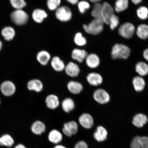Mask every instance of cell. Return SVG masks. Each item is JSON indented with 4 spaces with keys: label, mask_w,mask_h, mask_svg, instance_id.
Instances as JSON below:
<instances>
[{
    "label": "cell",
    "mask_w": 148,
    "mask_h": 148,
    "mask_svg": "<svg viewBox=\"0 0 148 148\" xmlns=\"http://www.w3.org/2000/svg\"><path fill=\"white\" fill-rule=\"evenodd\" d=\"M131 49L128 46L121 43H116L112 46L111 55L113 60H127L130 55Z\"/></svg>",
    "instance_id": "6da1fadb"
},
{
    "label": "cell",
    "mask_w": 148,
    "mask_h": 148,
    "mask_svg": "<svg viewBox=\"0 0 148 148\" xmlns=\"http://www.w3.org/2000/svg\"><path fill=\"white\" fill-rule=\"evenodd\" d=\"M104 25L101 18H94L88 25H83V28L88 34L96 36L102 32Z\"/></svg>",
    "instance_id": "7a4b0ae2"
},
{
    "label": "cell",
    "mask_w": 148,
    "mask_h": 148,
    "mask_svg": "<svg viewBox=\"0 0 148 148\" xmlns=\"http://www.w3.org/2000/svg\"><path fill=\"white\" fill-rule=\"evenodd\" d=\"M136 31L135 25L130 22H126L121 24L118 29V34L120 36L126 39L132 38Z\"/></svg>",
    "instance_id": "3957f363"
},
{
    "label": "cell",
    "mask_w": 148,
    "mask_h": 148,
    "mask_svg": "<svg viewBox=\"0 0 148 148\" xmlns=\"http://www.w3.org/2000/svg\"><path fill=\"white\" fill-rule=\"evenodd\" d=\"M10 17L13 23L18 25H25L29 18L28 14L23 9L13 11L11 14Z\"/></svg>",
    "instance_id": "277c9868"
},
{
    "label": "cell",
    "mask_w": 148,
    "mask_h": 148,
    "mask_svg": "<svg viewBox=\"0 0 148 148\" xmlns=\"http://www.w3.org/2000/svg\"><path fill=\"white\" fill-rule=\"evenodd\" d=\"M55 16L60 21L66 22L71 20L73 13L69 7L63 5L60 6L56 10Z\"/></svg>",
    "instance_id": "5b68a950"
},
{
    "label": "cell",
    "mask_w": 148,
    "mask_h": 148,
    "mask_svg": "<svg viewBox=\"0 0 148 148\" xmlns=\"http://www.w3.org/2000/svg\"><path fill=\"white\" fill-rule=\"evenodd\" d=\"M78 124L74 120H72L64 123L62 128L63 134L68 137L76 134L78 132Z\"/></svg>",
    "instance_id": "8992f818"
},
{
    "label": "cell",
    "mask_w": 148,
    "mask_h": 148,
    "mask_svg": "<svg viewBox=\"0 0 148 148\" xmlns=\"http://www.w3.org/2000/svg\"><path fill=\"white\" fill-rule=\"evenodd\" d=\"M102 4L101 18L104 24L108 25L111 16L114 14V9L112 5L107 2H104Z\"/></svg>",
    "instance_id": "52a82bcc"
},
{
    "label": "cell",
    "mask_w": 148,
    "mask_h": 148,
    "mask_svg": "<svg viewBox=\"0 0 148 148\" xmlns=\"http://www.w3.org/2000/svg\"><path fill=\"white\" fill-rule=\"evenodd\" d=\"M93 98L96 101L101 104H106L110 99V96L108 92L101 88L95 90L93 94Z\"/></svg>",
    "instance_id": "ba28073f"
},
{
    "label": "cell",
    "mask_w": 148,
    "mask_h": 148,
    "mask_svg": "<svg viewBox=\"0 0 148 148\" xmlns=\"http://www.w3.org/2000/svg\"><path fill=\"white\" fill-rule=\"evenodd\" d=\"M78 121L81 126L87 129H91L94 124L93 118L88 113L81 114L79 118Z\"/></svg>",
    "instance_id": "9c48e42d"
},
{
    "label": "cell",
    "mask_w": 148,
    "mask_h": 148,
    "mask_svg": "<svg viewBox=\"0 0 148 148\" xmlns=\"http://www.w3.org/2000/svg\"><path fill=\"white\" fill-rule=\"evenodd\" d=\"M64 71L66 75L70 77H77L80 72V68L77 64L73 62H70L66 65Z\"/></svg>",
    "instance_id": "30bf717a"
},
{
    "label": "cell",
    "mask_w": 148,
    "mask_h": 148,
    "mask_svg": "<svg viewBox=\"0 0 148 148\" xmlns=\"http://www.w3.org/2000/svg\"><path fill=\"white\" fill-rule=\"evenodd\" d=\"M45 103L47 108L51 110H55L60 105V99L58 96L54 94H50L46 97Z\"/></svg>",
    "instance_id": "8fae6325"
},
{
    "label": "cell",
    "mask_w": 148,
    "mask_h": 148,
    "mask_svg": "<svg viewBox=\"0 0 148 148\" xmlns=\"http://www.w3.org/2000/svg\"><path fill=\"white\" fill-rule=\"evenodd\" d=\"M131 148H148V137L136 136L133 139Z\"/></svg>",
    "instance_id": "7c38bea8"
},
{
    "label": "cell",
    "mask_w": 148,
    "mask_h": 148,
    "mask_svg": "<svg viewBox=\"0 0 148 148\" xmlns=\"http://www.w3.org/2000/svg\"><path fill=\"white\" fill-rule=\"evenodd\" d=\"M66 86L68 91L74 95H78L80 94L83 89V86L82 83L77 81H69Z\"/></svg>",
    "instance_id": "4fadbf2b"
},
{
    "label": "cell",
    "mask_w": 148,
    "mask_h": 148,
    "mask_svg": "<svg viewBox=\"0 0 148 148\" xmlns=\"http://www.w3.org/2000/svg\"><path fill=\"white\" fill-rule=\"evenodd\" d=\"M85 60L87 66L91 69H95L98 67L101 62L99 57L94 53L88 54Z\"/></svg>",
    "instance_id": "5bb4252c"
},
{
    "label": "cell",
    "mask_w": 148,
    "mask_h": 148,
    "mask_svg": "<svg viewBox=\"0 0 148 148\" xmlns=\"http://www.w3.org/2000/svg\"><path fill=\"white\" fill-rule=\"evenodd\" d=\"M86 80L91 86H97L101 85L103 82L102 77L100 74L97 73H91L86 77Z\"/></svg>",
    "instance_id": "9a60e30c"
},
{
    "label": "cell",
    "mask_w": 148,
    "mask_h": 148,
    "mask_svg": "<svg viewBox=\"0 0 148 148\" xmlns=\"http://www.w3.org/2000/svg\"><path fill=\"white\" fill-rule=\"evenodd\" d=\"M1 89L3 94L6 96H10L14 93L16 91V86L10 81H5L2 83Z\"/></svg>",
    "instance_id": "2e32d148"
},
{
    "label": "cell",
    "mask_w": 148,
    "mask_h": 148,
    "mask_svg": "<svg viewBox=\"0 0 148 148\" xmlns=\"http://www.w3.org/2000/svg\"><path fill=\"white\" fill-rule=\"evenodd\" d=\"M29 90L36 92H40L44 89V84L41 81L38 79H33L29 81L27 84Z\"/></svg>",
    "instance_id": "e0dca14e"
},
{
    "label": "cell",
    "mask_w": 148,
    "mask_h": 148,
    "mask_svg": "<svg viewBox=\"0 0 148 148\" xmlns=\"http://www.w3.org/2000/svg\"><path fill=\"white\" fill-rule=\"evenodd\" d=\"M46 127L45 124L40 120H36L31 125V131L33 134L40 135L45 132Z\"/></svg>",
    "instance_id": "ac0fdd59"
},
{
    "label": "cell",
    "mask_w": 148,
    "mask_h": 148,
    "mask_svg": "<svg viewBox=\"0 0 148 148\" xmlns=\"http://www.w3.org/2000/svg\"><path fill=\"white\" fill-rule=\"evenodd\" d=\"M88 52L84 49H74L71 53V57L73 60L79 63H82L88 55Z\"/></svg>",
    "instance_id": "d6986e66"
},
{
    "label": "cell",
    "mask_w": 148,
    "mask_h": 148,
    "mask_svg": "<svg viewBox=\"0 0 148 148\" xmlns=\"http://www.w3.org/2000/svg\"><path fill=\"white\" fill-rule=\"evenodd\" d=\"M47 16V12L45 10L41 9H35L32 14L33 19L36 23H42Z\"/></svg>",
    "instance_id": "ffe728a7"
},
{
    "label": "cell",
    "mask_w": 148,
    "mask_h": 148,
    "mask_svg": "<svg viewBox=\"0 0 148 148\" xmlns=\"http://www.w3.org/2000/svg\"><path fill=\"white\" fill-rule=\"evenodd\" d=\"M63 110L66 113H69L75 109V104L73 99L67 97L64 99L61 103Z\"/></svg>",
    "instance_id": "44dd1931"
},
{
    "label": "cell",
    "mask_w": 148,
    "mask_h": 148,
    "mask_svg": "<svg viewBox=\"0 0 148 148\" xmlns=\"http://www.w3.org/2000/svg\"><path fill=\"white\" fill-rule=\"evenodd\" d=\"M48 139L51 143L57 144L62 141V134L58 130L54 129L50 131L48 135Z\"/></svg>",
    "instance_id": "7402d4cb"
},
{
    "label": "cell",
    "mask_w": 148,
    "mask_h": 148,
    "mask_svg": "<svg viewBox=\"0 0 148 148\" xmlns=\"http://www.w3.org/2000/svg\"><path fill=\"white\" fill-rule=\"evenodd\" d=\"M36 60L42 66H46L51 60V55L49 52L42 50L39 51L36 55Z\"/></svg>",
    "instance_id": "603a6c76"
},
{
    "label": "cell",
    "mask_w": 148,
    "mask_h": 148,
    "mask_svg": "<svg viewBox=\"0 0 148 148\" xmlns=\"http://www.w3.org/2000/svg\"><path fill=\"white\" fill-rule=\"evenodd\" d=\"M108 133L106 129L102 126H99L94 133V138L98 142H103L106 140L107 138Z\"/></svg>",
    "instance_id": "cb8c5ba5"
},
{
    "label": "cell",
    "mask_w": 148,
    "mask_h": 148,
    "mask_svg": "<svg viewBox=\"0 0 148 148\" xmlns=\"http://www.w3.org/2000/svg\"><path fill=\"white\" fill-rule=\"evenodd\" d=\"M148 121L147 116L143 114L140 113L136 114L132 120V123L135 127L138 128L143 127Z\"/></svg>",
    "instance_id": "d4e9b609"
},
{
    "label": "cell",
    "mask_w": 148,
    "mask_h": 148,
    "mask_svg": "<svg viewBox=\"0 0 148 148\" xmlns=\"http://www.w3.org/2000/svg\"><path fill=\"white\" fill-rule=\"evenodd\" d=\"M51 65L55 71L58 72L64 71L66 66L64 61L57 56L53 57L52 59Z\"/></svg>",
    "instance_id": "484cf974"
},
{
    "label": "cell",
    "mask_w": 148,
    "mask_h": 148,
    "mask_svg": "<svg viewBox=\"0 0 148 148\" xmlns=\"http://www.w3.org/2000/svg\"><path fill=\"white\" fill-rule=\"evenodd\" d=\"M137 36L140 39L146 40L148 38V25L146 24H140L136 29Z\"/></svg>",
    "instance_id": "4316f807"
},
{
    "label": "cell",
    "mask_w": 148,
    "mask_h": 148,
    "mask_svg": "<svg viewBox=\"0 0 148 148\" xmlns=\"http://www.w3.org/2000/svg\"><path fill=\"white\" fill-rule=\"evenodd\" d=\"M132 83L134 89L137 92H141L145 88V81L143 77L140 76L134 77L133 79Z\"/></svg>",
    "instance_id": "83f0119b"
},
{
    "label": "cell",
    "mask_w": 148,
    "mask_h": 148,
    "mask_svg": "<svg viewBox=\"0 0 148 148\" xmlns=\"http://www.w3.org/2000/svg\"><path fill=\"white\" fill-rule=\"evenodd\" d=\"M135 69L140 76H145L148 74V64L145 62L140 61L136 64Z\"/></svg>",
    "instance_id": "f1b7e54d"
},
{
    "label": "cell",
    "mask_w": 148,
    "mask_h": 148,
    "mask_svg": "<svg viewBox=\"0 0 148 148\" xmlns=\"http://www.w3.org/2000/svg\"><path fill=\"white\" fill-rule=\"evenodd\" d=\"M129 1L128 0H117L114 3V9L116 13L124 12L128 8Z\"/></svg>",
    "instance_id": "f546056e"
},
{
    "label": "cell",
    "mask_w": 148,
    "mask_h": 148,
    "mask_svg": "<svg viewBox=\"0 0 148 148\" xmlns=\"http://www.w3.org/2000/svg\"><path fill=\"white\" fill-rule=\"evenodd\" d=\"M1 34L5 40L9 41L12 40L15 36V31L12 27H5L1 31Z\"/></svg>",
    "instance_id": "4dcf8cb0"
},
{
    "label": "cell",
    "mask_w": 148,
    "mask_h": 148,
    "mask_svg": "<svg viewBox=\"0 0 148 148\" xmlns=\"http://www.w3.org/2000/svg\"><path fill=\"white\" fill-rule=\"evenodd\" d=\"M14 143L13 138L10 135L5 134L0 137V145L11 147Z\"/></svg>",
    "instance_id": "1f68e13d"
},
{
    "label": "cell",
    "mask_w": 148,
    "mask_h": 148,
    "mask_svg": "<svg viewBox=\"0 0 148 148\" xmlns=\"http://www.w3.org/2000/svg\"><path fill=\"white\" fill-rule=\"evenodd\" d=\"M103 4L101 2L94 3L91 12V16L94 18H101Z\"/></svg>",
    "instance_id": "d6a6232c"
},
{
    "label": "cell",
    "mask_w": 148,
    "mask_h": 148,
    "mask_svg": "<svg viewBox=\"0 0 148 148\" xmlns=\"http://www.w3.org/2000/svg\"><path fill=\"white\" fill-rule=\"evenodd\" d=\"M137 16L139 19L144 20L148 18V8L145 6L139 7L136 11Z\"/></svg>",
    "instance_id": "836d02e7"
},
{
    "label": "cell",
    "mask_w": 148,
    "mask_h": 148,
    "mask_svg": "<svg viewBox=\"0 0 148 148\" xmlns=\"http://www.w3.org/2000/svg\"><path fill=\"white\" fill-rule=\"evenodd\" d=\"M74 42L77 45L79 46H84L87 44L86 38L83 36L81 32H77L75 34L74 38Z\"/></svg>",
    "instance_id": "e575fe53"
},
{
    "label": "cell",
    "mask_w": 148,
    "mask_h": 148,
    "mask_svg": "<svg viewBox=\"0 0 148 148\" xmlns=\"http://www.w3.org/2000/svg\"><path fill=\"white\" fill-rule=\"evenodd\" d=\"M120 20L119 16L115 14H114L111 16L109 21V25L112 30H114L119 25Z\"/></svg>",
    "instance_id": "d590c367"
},
{
    "label": "cell",
    "mask_w": 148,
    "mask_h": 148,
    "mask_svg": "<svg viewBox=\"0 0 148 148\" xmlns=\"http://www.w3.org/2000/svg\"><path fill=\"white\" fill-rule=\"evenodd\" d=\"M77 7L81 14H84L87 10L90 8V5L88 1H81L77 3Z\"/></svg>",
    "instance_id": "8d00e7d4"
},
{
    "label": "cell",
    "mask_w": 148,
    "mask_h": 148,
    "mask_svg": "<svg viewBox=\"0 0 148 148\" xmlns=\"http://www.w3.org/2000/svg\"><path fill=\"white\" fill-rule=\"evenodd\" d=\"M10 2L12 6L16 10L23 9L27 5V3L24 0H11Z\"/></svg>",
    "instance_id": "74e56055"
},
{
    "label": "cell",
    "mask_w": 148,
    "mask_h": 148,
    "mask_svg": "<svg viewBox=\"0 0 148 148\" xmlns=\"http://www.w3.org/2000/svg\"><path fill=\"white\" fill-rule=\"evenodd\" d=\"M61 3L60 0H49L47 1V5L49 10L54 11L60 7Z\"/></svg>",
    "instance_id": "f35d334b"
},
{
    "label": "cell",
    "mask_w": 148,
    "mask_h": 148,
    "mask_svg": "<svg viewBox=\"0 0 148 148\" xmlns=\"http://www.w3.org/2000/svg\"><path fill=\"white\" fill-rule=\"evenodd\" d=\"M74 148H88V147L86 142L83 140H80L77 142Z\"/></svg>",
    "instance_id": "ab89813d"
},
{
    "label": "cell",
    "mask_w": 148,
    "mask_h": 148,
    "mask_svg": "<svg viewBox=\"0 0 148 148\" xmlns=\"http://www.w3.org/2000/svg\"><path fill=\"white\" fill-rule=\"evenodd\" d=\"M143 56L144 58L148 62V48L144 49L143 51Z\"/></svg>",
    "instance_id": "60d3db41"
},
{
    "label": "cell",
    "mask_w": 148,
    "mask_h": 148,
    "mask_svg": "<svg viewBox=\"0 0 148 148\" xmlns=\"http://www.w3.org/2000/svg\"><path fill=\"white\" fill-rule=\"evenodd\" d=\"M67 1L68 3H71V4L75 5L79 3L78 0H68Z\"/></svg>",
    "instance_id": "b9f144b4"
},
{
    "label": "cell",
    "mask_w": 148,
    "mask_h": 148,
    "mask_svg": "<svg viewBox=\"0 0 148 148\" xmlns=\"http://www.w3.org/2000/svg\"><path fill=\"white\" fill-rule=\"evenodd\" d=\"M131 1L134 5H138L141 3L143 1L142 0H132Z\"/></svg>",
    "instance_id": "7bdbcfd3"
},
{
    "label": "cell",
    "mask_w": 148,
    "mask_h": 148,
    "mask_svg": "<svg viewBox=\"0 0 148 148\" xmlns=\"http://www.w3.org/2000/svg\"><path fill=\"white\" fill-rule=\"evenodd\" d=\"M14 148H26V147L23 144H20L16 145Z\"/></svg>",
    "instance_id": "ee69618b"
},
{
    "label": "cell",
    "mask_w": 148,
    "mask_h": 148,
    "mask_svg": "<svg viewBox=\"0 0 148 148\" xmlns=\"http://www.w3.org/2000/svg\"><path fill=\"white\" fill-rule=\"evenodd\" d=\"M101 1L100 0H91L90 1V2L94 3L100 2Z\"/></svg>",
    "instance_id": "f6af8a7d"
},
{
    "label": "cell",
    "mask_w": 148,
    "mask_h": 148,
    "mask_svg": "<svg viewBox=\"0 0 148 148\" xmlns=\"http://www.w3.org/2000/svg\"><path fill=\"white\" fill-rule=\"evenodd\" d=\"M54 148H66L63 145H57L55 146Z\"/></svg>",
    "instance_id": "bcb514c9"
},
{
    "label": "cell",
    "mask_w": 148,
    "mask_h": 148,
    "mask_svg": "<svg viewBox=\"0 0 148 148\" xmlns=\"http://www.w3.org/2000/svg\"><path fill=\"white\" fill-rule=\"evenodd\" d=\"M3 44L2 42L0 40V51H1L2 47Z\"/></svg>",
    "instance_id": "7dc6e473"
},
{
    "label": "cell",
    "mask_w": 148,
    "mask_h": 148,
    "mask_svg": "<svg viewBox=\"0 0 148 148\" xmlns=\"http://www.w3.org/2000/svg\"><path fill=\"white\" fill-rule=\"evenodd\" d=\"M0 103H1V101H0Z\"/></svg>",
    "instance_id": "c3c4849f"
}]
</instances>
